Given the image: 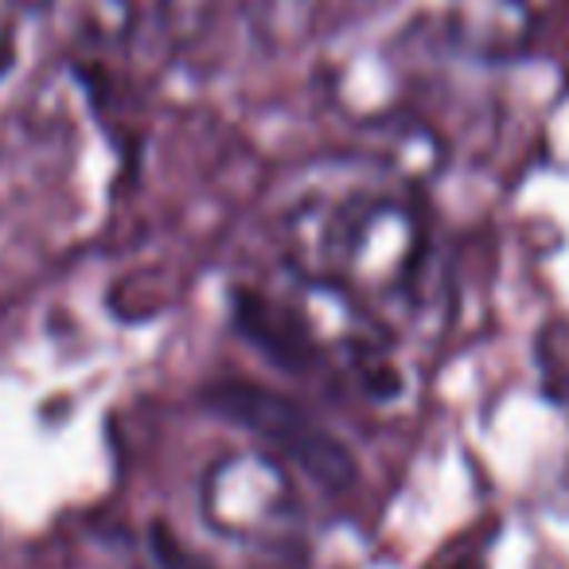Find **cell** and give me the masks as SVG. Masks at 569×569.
Segmentation results:
<instances>
[{
    "label": "cell",
    "mask_w": 569,
    "mask_h": 569,
    "mask_svg": "<svg viewBox=\"0 0 569 569\" xmlns=\"http://www.w3.org/2000/svg\"><path fill=\"white\" fill-rule=\"evenodd\" d=\"M152 553H157L160 569H211L207 561H199L191 550H183L180 538H176L172 530H164V527L152 530Z\"/></svg>",
    "instance_id": "cell-2"
},
{
    "label": "cell",
    "mask_w": 569,
    "mask_h": 569,
    "mask_svg": "<svg viewBox=\"0 0 569 569\" xmlns=\"http://www.w3.org/2000/svg\"><path fill=\"white\" fill-rule=\"evenodd\" d=\"M211 406L219 413H227L230 421L266 437L269 445H277L284 457L297 460L325 488H348L356 480V465L343 452V445L336 437H328V429H320L289 398L250 387V382H222V387H214Z\"/></svg>",
    "instance_id": "cell-1"
}]
</instances>
